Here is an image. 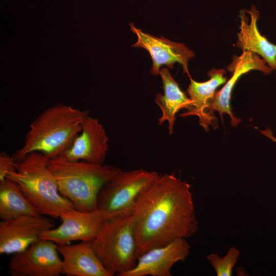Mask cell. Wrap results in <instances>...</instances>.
<instances>
[{"instance_id": "1", "label": "cell", "mask_w": 276, "mask_h": 276, "mask_svg": "<svg viewBox=\"0 0 276 276\" xmlns=\"http://www.w3.org/2000/svg\"><path fill=\"white\" fill-rule=\"evenodd\" d=\"M132 215L137 259L146 251L196 233L190 185L174 173L158 174L137 200Z\"/></svg>"}, {"instance_id": "2", "label": "cell", "mask_w": 276, "mask_h": 276, "mask_svg": "<svg viewBox=\"0 0 276 276\" xmlns=\"http://www.w3.org/2000/svg\"><path fill=\"white\" fill-rule=\"evenodd\" d=\"M89 111L58 104L42 111L30 125L23 146L12 156L16 162L40 152L51 159L61 155L80 132Z\"/></svg>"}, {"instance_id": "3", "label": "cell", "mask_w": 276, "mask_h": 276, "mask_svg": "<svg viewBox=\"0 0 276 276\" xmlns=\"http://www.w3.org/2000/svg\"><path fill=\"white\" fill-rule=\"evenodd\" d=\"M48 166L60 194L73 204L76 210L82 212L97 209L101 190L122 171L119 167L104 164L70 162L61 156L49 159Z\"/></svg>"}, {"instance_id": "4", "label": "cell", "mask_w": 276, "mask_h": 276, "mask_svg": "<svg viewBox=\"0 0 276 276\" xmlns=\"http://www.w3.org/2000/svg\"><path fill=\"white\" fill-rule=\"evenodd\" d=\"M49 158L40 152L27 154L16 163L15 170L6 178L15 182L28 200L41 215L54 218L75 209L59 191L56 181L48 166Z\"/></svg>"}, {"instance_id": "5", "label": "cell", "mask_w": 276, "mask_h": 276, "mask_svg": "<svg viewBox=\"0 0 276 276\" xmlns=\"http://www.w3.org/2000/svg\"><path fill=\"white\" fill-rule=\"evenodd\" d=\"M92 245L106 268L114 274L122 276L133 268L137 256L132 214L105 220Z\"/></svg>"}, {"instance_id": "6", "label": "cell", "mask_w": 276, "mask_h": 276, "mask_svg": "<svg viewBox=\"0 0 276 276\" xmlns=\"http://www.w3.org/2000/svg\"><path fill=\"white\" fill-rule=\"evenodd\" d=\"M158 174L143 169L121 171L101 190L97 209L105 220L132 214L137 200Z\"/></svg>"}, {"instance_id": "7", "label": "cell", "mask_w": 276, "mask_h": 276, "mask_svg": "<svg viewBox=\"0 0 276 276\" xmlns=\"http://www.w3.org/2000/svg\"><path fill=\"white\" fill-rule=\"evenodd\" d=\"M57 244L39 239L25 250L13 254L7 264L11 276H59L62 260Z\"/></svg>"}, {"instance_id": "8", "label": "cell", "mask_w": 276, "mask_h": 276, "mask_svg": "<svg viewBox=\"0 0 276 276\" xmlns=\"http://www.w3.org/2000/svg\"><path fill=\"white\" fill-rule=\"evenodd\" d=\"M53 220L42 215H22L0 222V254L22 251L38 241L40 235L54 226Z\"/></svg>"}, {"instance_id": "9", "label": "cell", "mask_w": 276, "mask_h": 276, "mask_svg": "<svg viewBox=\"0 0 276 276\" xmlns=\"http://www.w3.org/2000/svg\"><path fill=\"white\" fill-rule=\"evenodd\" d=\"M60 218V225L42 233L40 239L50 240L57 245L74 241H93L105 220L103 214L97 209L89 212L68 210L62 213Z\"/></svg>"}, {"instance_id": "10", "label": "cell", "mask_w": 276, "mask_h": 276, "mask_svg": "<svg viewBox=\"0 0 276 276\" xmlns=\"http://www.w3.org/2000/svg\"><path fill=\"white\" fill-rule=\"evenodd\" d=\"M130 30L137 37V41L132 45L136 48H142L147 50L151 56L152 66L150 73L157 76L159 74V68L165 65L172 69L175 63L182 66L183 72L191 78L188 70L189 60L195 57L193 51L189 49L185 44L173 42L164 37L158 38L135 28L133 23L130 24Z\"/></svg>"}, {"instance_id": "11", "label": "cell", "mask_w": 276, "mask_h": 276, "mask_svg": "<svg viewBox=\"0 0 276 276\" xmlns=\"http://www.w3.org/2000/svg\"><path fill=\"white\" fill-rule=\"evenodd\" d=\"M108 143L106 132L99 120L88 115L71 146L60 156L70 162L102 164L108 150Z\"/></svg>"}, {"instance_id": "12", "label": "cell", "mask_w": 276, "mask_h": 276, "mask_svg": "<svg viewBox=\"0 0 276 276\" xmlns=\"http://www.w3.org/2000/svg\"><path fill=\"white\" fill-rule=\"evenodd\" d=\"M228 71L232 73L223 87L215 92L211 103V109L214 112L217 111L223 122V113L228 114L233 126H237L241 120L233 114L230 101L234 87L239 78L251 71L270 74L273 71L265 61L257 54L250 51L242 52L238 56H234L232 62L227 66Z\"/></svg>"}, {"instance_id": "13", "label": "cell", "mask_w": 276, "mask_h": 276, "mask_svg": "<svg viewBox=\"0 0 276 276\" xmlns=\"http://www.w3.org/2000/svg\"><path fill=\"white\" fill-rule=\"evenodd\" d=\"M190 245L185 238L152 248L140 256L136 265L122 276H171L173 266L183 261Z\"/></svg>"}, {"instance_id": "14", "label": "cell", "mask_w": 276, "mask_h": 276, "mask_svg": "<svg viewBox=\"0 0 276 276\" xmlns=\"http://www.w3.org/2000/svg\"><path fill=\"white\" fill-rule=\"evenodd\" d=\"M223 68H213L209 71L210 79L204 82H197L190 78L188 93L192 104L187 111L180 114L182 117L196 116L199 123L204 130L208 131L210 127H218L217 119L211 109V103L216 89L227 80Z\"/></svg>"}, {"instance_id": "15", "label": "cell", "mask_w": 276, "mask_h": 276, "mask_svg": "<svg viewBox=\"0 0 276 276\" xmlns=\"http://www.w3.org/2000/svg\"><path fill=\"white\" fill-rule=\"evenodd\" d=\"M63 257L61 274L67 276H113L104 266L92 245V241L70 245H57Z\"/></svg>"}, {"instance_id": "16", "label": "cell", "mask_w": 276, "mask_h": 276, "mask_svg": "<svg viewBox=\"0 0 276 276\" xmlns=\"http://www.w3.org/2000/svg\"><path fill=\"white\" fill-rule=\"evenodd\" d=\"M239 17L240 26L236 47L242 52L250 51L257 54L265 61L272 71H274L276 44L270 42L260 33L258 27L260 12L255 5H252L249 10H241Z\"/></svg>"}, {"instance_id": "17", "label": "cell", "mask_w": 276, "mask_h": 276, "mask_svg": "<svg viewBox=\"0 0 276 276\" xmlns=\"http://www.w3.org/2000/svg\"><path fill=\"white\" fill-rule=\"evenodd\" d=\"M159 74L163 83L164 95L157 94L155 99L162 112V117L158 120V124L162 125L167 121L169 134H171L173 132L176 113L182 109H188L192 102L181 90L167 68H162Z\"/></svg>"}, {"instance_id": "18", "label": "cell", "mask_w": 276, "mask_h": 276, "mask_svg": "<svg viewBox=\"0 0 276 276\" xmlns=\"http://www.w3.org/2000/svg\"><path fill=\"white\" fill-rule=\"evenodd\" d=\"M22 215H40L24 195L19 186L6 178L0 181V218L9 220Z\"/></svg>"}, {"instance_id": "19", "label": "cell", "mask_w": 276, "mask_h": 276, "mask_svg": "<svg viewBox=\"0 0 276 276\" xmlns=\"http://www.w3.org/2000/svg\"><path fill=\"white\" fill-rule=\"evenodd\" d=\"M239 255V251L233 247L223 257L220 258L216 254H211L207 256V259L214 268L217 275L230 276Z\"/></svg>"}, {"instance_id": "20", "label": "cell", "mask_w": 276, "mask_h": 276, "mask_svg": "<svg viewBox=\"0 0 276 276\" xmlns=\"http://www.w3.org/2000/svg\"><path fill=\"white\" fill-rule=\"evenodd\" d=\"M16 162L12 156L5 152L0 153V181L5 179L8 173L15 170Z\"/></svg>"}, {"instance_id": "21", "label": "cell", "mask_w": 276, "mask_h": 276, "mask_svg": "<svg viewBox=\"0 0 276 276\" xmlns=\"http://www.w3.org/2000/svg\"><path fill=\"white\" fill-rule=\"evenodd\" d=\"M260 131L262 134L276 143V137L273 135V132L270 129L266 128L264 130H260Z\"/></svg>"}, {"instance_id": "22", "label": "cell", "mask_w": 276, "mask_h": 276, "mask_svg": "<svg viewBox=\"0 0 276 276\" xmlns=\"http://www.w3.org/2000/svg\"><path fill=\"white\" fill-rule=\"evenodd\" d=\"M274 71H275V74H276V66H275V68Z\"/></svg>"}]
</instances>
